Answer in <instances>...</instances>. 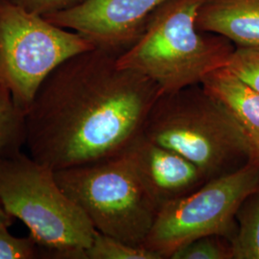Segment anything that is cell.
<instances>
[{"instance_id": "1", "label": "cell", "mask_w": 259, "mask_h": 259, "mask_svg": "<svg viewBox=\"0 0 259 259\" xmlns=\"http://www.w3.org/2000/svg\"><path fill=\"white\" fill-rule=\"evenodd\" d=\"M118 55L94 47L49 74L26 112L31 157L56 172L115 157L139 137L161 93Z\"/></svg>"}, {"instance_id": "2", "label": "cell", "mask_w": 259, "mask_h": 259, "mask_svg": "<svg viewBox=\"0 0 259 259\" xmlns=\"http://www.w3.org/2000/svg\"><path fill=\"white\" fill-rule=\"evenodd\" d=\"M205 0H169L150 17L138 39L117 57L121 68L156 83L161 95L201 84L226 67L235 47L226 37L201 31L196 20Z\"/></svg>"}, {"instance_id": "3", "label": "cell", "mask_w": 259, "mask_h": 259, "mask_svg": "<svg viewBox=\"0 0 259 259\" xmlns=\"http://www.w3.org/2000/svg\"><path fill=\"white\" fill-rule=\"evenodd\" d=\"M141 134L194 163L206 181L251 160V149L238 122L202 84L162 94Z\"/></svg>"}, {"instance_id": "4", "label": "cell", "mask_w": 259, "mask_h": 259, "mask_svg": "<svg viewBox=\"0 0 259 259\" xmlns=\"http://www.w3.org/2000/svg\"><path fill=\"white\" fill-rule=\"evenodd\" d=\"M0 203L26 225L40 258L83 259L97 232L54 171L22 152L0 162Z\"/></svg>"}, {"instance_id": "5", "label": "cell", "mask_w": 259, "mask_h": 259, "mask_svg": "<svg viewBox=\"0 0 259 259\" xmlns=\"http://www.w3.org/2000/svg\"><path fill=\"white\" fill-rule=\"evenodd\" d=\"M61 188L97 232L143 246L159 206L143 185L128 150L92 164L56 171Z\"/></svg>"}, {"instance_id": "6", "label": "cell", "mask_w": 259, "mask_h": 259, "mask_svg": "<svg viewBox=\"0 0 259 259\" xmlns=\"http://www.w3.org/2000/svg\"><path fill=\"white\" fill-rule=\"evenodd\" d=\"M95 46L12 0H0V84L25 113L49 74L71 57Z\"/></svg>"}, {"instance_id": "7", "label": "cell", "mask_w": 259, "mask_h": 259, "mask_svg": "<svg viewBox=\"0 0 259 259\" xmlns=\"http://www.w3.org/2000/svg\"><path fill=\"white\" fill-rule=\"evenodd\" d=\"M258 191L259 164L250 160L161 205L143 246L164 259L200 237L221 235L232 240L241 205Z\"/></svg>"}, {"instance_id": "8", "label": "cell", "mask_w": 259, "mask_h": 259, "mask_svg": "<svg viewBox=\"0 0 259 259\" xmlns=\"http://www.w3.org/2000/svg\"><path fill=\"white\" fill-rule=\"evenodd\" d=\"M169 0H83L46 19L81 34L96 47L121 54L141 35L150 17Z\"/></svg>"}, {"instance_id": "9", "label": "cell", "mask_w": 259, "mask_h": 259, "mask_svg": "<svg viewBox=\"0 0 259 259\" xmlns=\"http://www.w3.org/2000/svg\"><path fill=\"white\" fill-rule=\"evenodd\" d=\"M127 150L143 185L159 207L193 192L207 182L194 163L142 134Z\"/></svg>"}, {"instance_id": "10", "label": "cell", "mask_w": 259, "mask_h": 259, "mask_svg": "<svg viewBox=\"0 0 259 259\" xmlns=\"http://www.w3.org/2000/svg\"><path fill=\"white\" fill-rule=\"evenodd\" d=\"M196 24L236 47H259V0H205Z\"/></svg>"}, {"instance_id": "11", "label": "cell", "mask_w": 259, "mask_h": 259, "mask_svg": "<svg viewBox=\"0 0 259 259\" xmlns=\"http://www.w3.org/2000/svg\"><path fill=\"white\" fill-rule=\"evenodd\" d=\"M238 122L251 149V161L259 164V92L227 67L207 75L201 83Z\"/></svg>"}, {"instance_id": "12", "label": "cell", "mask_w": 259, "mask_h": 259, "mask_svg": "<svg viewBox=\"0 0 259 259\" xmlns=\"http://www.w3.org/2000/svg\"><path fill=\"white\" fill-rule=\"evenodd\" d=\"M26 146V113L0 84V162L16 157Z\"/></svg>"}, {"instance_id": "13", "label": "cell", "mask_w": 259, "mask_h": 259, "mask_svg": "<svg viewBox=\"0 0 259 259\" xmlns=\"http://www.w3.org/2000/svg\"><path fill=\"white\" fill-rule=\"evenodd\" d=\"M239 228L232 236V259H259V191L241 205Z\"/></svg>"}, {"instance_id": "14", "label": "cell", "mask_w": 259, "mask_h": 259, "mask_svg": "<svg viewBox=\"0 0 259 259\" xmlns=\"http://www.w3.org/2000/svg\"><path fill=\"white\" fill-rule=\"evenodd\" d=\"M83 259H163L156 251L144 246H132L125 242L97 232Z\"/></svg>"}, {"instance_id": "15", "label": "cell", "mask_w": 259, "mask_h": 259, "mask_svg": "<svg viewBox=\"0 0 259 259\" xmlns=\"http://www.w3.org/2000/svg\"><path fill=\"white\" fill-rule=\"evenodd\" d=\"M171 259H232V242L221 235H207L187 243Z\"/></svg>"}, {"instance_id": "16", "label": "cell", "mask_w": 259, "mask_h": 259, "mask_svg": "<svg viewBox=\"0 0 259 259\" xmlns=\"http://www.w3.org/2000/svg\"><path fill=\"white\" fill-rule=\"evenodd\" d=\"M226 67L259 92V47H235Z\"/></svg>"}, {"instance_id": "17", "label": "cell", "mask_w": 259, "mask_h": 259, "mask_svg": "<svg viewBox=\"0 0 259 259\" xmlns=\"http://www.w3.org/2000/svg\"><path fill=\"white\" fill-rule=\"evenodd\" d=\"M9 225H0V259L40 258L39 247L29 234L17 237L9 232Z\"/></svg>"}, {"instance_id": "18", "label": "cell", "mask_w": 259, "mask_h": 259, "mask_svg": "<svg viewBox=\"0 0 259 259\" xmlns=\"http://www.w3.org/2000/svg\"><path fill=\"white\" fill-rule=\"evenodd\" d=\"M28 12L47 18L50 15L69 9L83 0H12Z\"/></svg>"}, {"instance_id": "19", "label": "cell", "mask_w": 259, "mask_h": 259, "mask_svg": "<svg viewBox=\"0 0 259 259\" xmlns=\"http://www.w3.org/2000/svg\"><path fill=\"white\" fill-rule=\"evenodd\" d=\"M12 223H13V217L5 210V208L0 203V225L6 224V225L11 226Z\"/></svg>"}]
</instances>
